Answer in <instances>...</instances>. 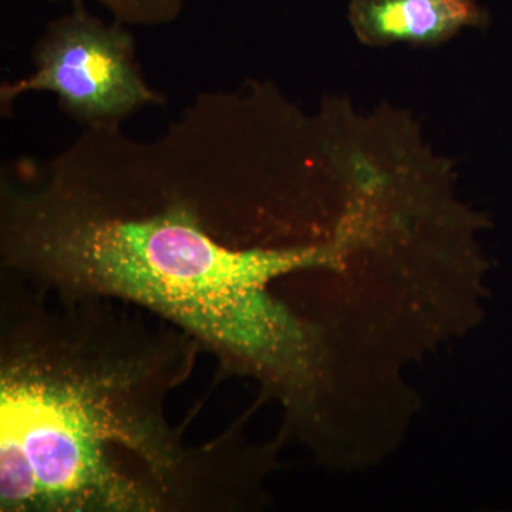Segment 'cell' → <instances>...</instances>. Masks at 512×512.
Wrapping results in <instances>:
<instances>
[{
  "mask_svg": "<svg viewBox=\"0 0 512 512\" xmlns=\"http://www.w3.org/2000/svg\"><path fill=\"white\" fill-rule=\"evenodd\" d=\"M259 106L248 87L211 90L160 136L84 128L52 156L3 164L2 274L56 298L137 306L265 399H306L329 338L281 284L343 268L353 235L291 238L259 170Z\"/></svg>",
  "mask_w": 512,
  "mask_h": 512,
  "instance_id": "1",
  "label": "cell"
},
{
  "mask_svg": "<svg viewBox=\"0 0 512 512\" xmlns=\"http://www.w3.org/2000/svg\"><path fill=\"white\" fill-rule=\"evenodd\" d=\"M349 20L366 45L434 46L463 28H483L488 15L477 0H350Z\"/></svg>",
  "mask_w": 512,
  "mask_h": 512,
  "instance_id": "4",
  "label": "cell"
},
{
  "mask_svg": "<svg viewBox=\"0 0 512 512\" xmlns=\"http://www.w3.org/2000/svg\"><path fill=\"white\" fill-rule=\"evenodd\" d=\"M200 345L103 299L0 281V511L249 512L278 443H188L165 407Z\"/></svg>",
  "mask_w": 512,
  "mask_h": 512,
  "instance_id": "2",
  "label": "cell"
},
{
  "mask_svg": "<svg viewBox=\"0 0 512 512\" xmlns=\"http://www.w3.org/2000/svg\"><path fill=\"white\" fill-rule=\"evenodd\" d=\"M30 60L32 73L0 86L2 117L25 94L50 93L79 126L113 128L165 101L141 70L128 26L97 18L84 3L46 26Z\"/></svg>",
  "mask_w": 512,
  "mask_h": 512,
  "instance_id": "3",
  "label": "cell"
},
{
  "mask_svg": "<svg viewBox=\"0 0 512 512\" xmlns=\"http://www.w3.org/2000/svg\"><path fill=\"white\" fill-rule=\"evenodd\" d=\"M47 2H96L110 13L111 19L128 26L158 28L180 18L188 0H47Z\"/></svg>",
  "mask_w": 512,
  "mask_h": 512,
  "instance_id": "5",
  "label": "cell"
}]
</instances>
